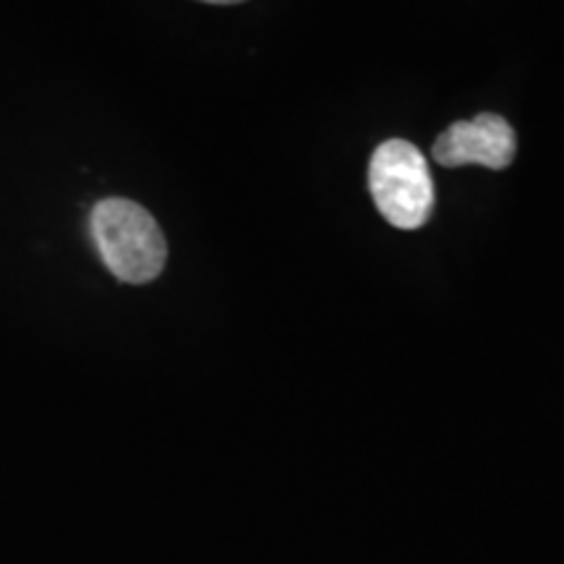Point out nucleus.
Listing matches in <instances>:
<instances>
[{
  "instance_id": "1",
  "label": "nucleus",
  "mask_w": 564,
  "mask_h": 564,
  "mask_svg": "<svg viewBox=\"0 0 564 564\" xmlns=\"http://www.w3.org/2000/svg\"><path fill=\"white\" fill-rule=\"evenodd\" d=\"M91 236L108 270L121 282L144 285L167 262V243L160 225L131 199H102L91 209Z\"/></svg>"
},
{
  "instance_id": "2",
  "label": "nucleus",
  "mask_w": 564,
  "mask_h": 564,
  "mask_svg": "<svg viewBox=\"0 0 564 564\" xmlns=\"http://www.w3.org/2000/svg\"><path fill=\"white\" fill-rule=\"evenodd\" d=\"M369 188L379 215L394 228L415 230L432 217V173L411 141L390 139L377 147L369 162Z\"/></svg>"
},
{
  "instance_id": "3",
  "label": "nucleus",
  "mask_w": 564,
  "mask_h": 564,
  "mask_svg": "<svg viewBox=\"0 0 564 564\" xmlns=\"http://www.w3.org/2000/svg\"><path fill=\"white\" fill-rule=\"evenodd\" d=\"M514 152L518 141L512 126L491 112L476 116L474 121L453 123L434 141V160L444 167L484 165L491 171H505L512 165Z\"/></svg>"
},
{
  "instance_id": "4",
  "label": "nucleus",
  "mask_w": 564,
  "mask_h": 564,
  "mask_svg": "<svg viewBox=\"0 0 564 564\" xmlns=\"http://www.w3.org/2000/svg\"><path fill=\"white\" fill-rule=\"evenodd\" d=\"M202 3H215V6H232V3H243V0H202Z\"/></svg>"
}]
</instances>
